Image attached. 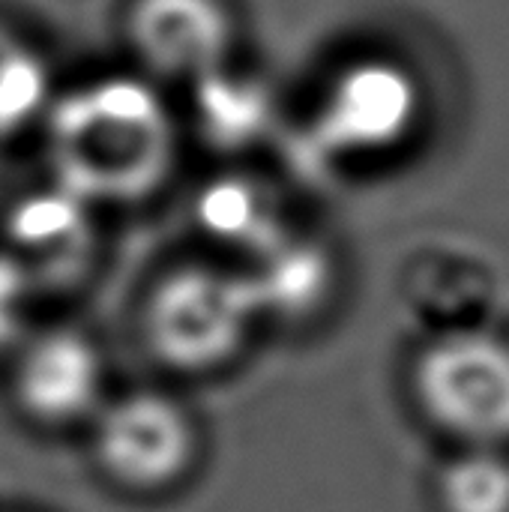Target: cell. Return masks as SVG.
<instances>
[{"label": "cell", "instance_id": "11", "mask_svg": "<svg viewBox=\"0 0 509 512\" xmlns=\"http://www.w3.org/2000/svg\"><path fill=\"white\" fill-rule=\"evenodd\" d=\"M447 512H509V459L495 447H465L438 477Z\"/></svg>", "mask_w": 509, "mask_h": 512}, {"label": "cell", "instance_id": "12", "mask_svg": "<svg viewBox=\"0 0 509 512\" xmlns=\"http://www.w3.org/2000/svg\"><path fill=\"white\" fill-rule=\"evenodd\" d=\"M198 111L207 132L222 144H243L267 120V99L252 81L228 78L225 69L198 81Z\"/></svg>", "mask_w": 509, "mask_h": 512}, {"label": "cell", "instance_id": "14", "mask_svg": "<svg viewBox=\"0 0 509 512\" xmlns=\"http://www.w3.org/2000/svg\"><path fill=\"white\" fill-rule=\"evenodd\" d=\"M30 291L33 282L27 279L21 264L9 252H0V351L12 348V342L24 330Z\"/></svg>", "mask_w": 509, "mask_h": 512}, {"label": "cell", "instance_id": "3", "mask_svg": "<svg viewBox=\"0 0 509 512\" xmlns=\"http://www.w3.org/2000/svg\"><path fill=\"white\" fill-rule=\"evenodd\" d=\"M258 300L246 273L192 264L159 282L147 303V339L156 357L183 372L228 363L252 333Z\"/></svg>", "mask_w": 509, "mask_h": 512}, {"label": "cell", "instance_id": "1", "mask_svg": "<svg viewBox=\"0 0 509 512\" xmlns=\"http://www.w3.org/2000/svg\"><path fill=\"white\" fill-rule=\"evenodd\" d=\"M48 150L57 186L90 201H135L171 171L177 135L159 93L135 78L72 90L51 111Z\"/></svg>", "mask_w": 509, "mask_h": 512}, {"label": "cell", "instance_id": "6", "mask_svg": "<svg viewBox=\"0 0 509 512\" xmlns=\"http://www.w3.org/2000/svg\"><path fill=\"white\" fill-rule=\"evenodd\" d=\"M129 36L153 72L201 81L225 69L234 21L222 0H135Z\"/></svg>", "mask_w": 509, "mask_h": 512}, {"label": "cell", "instance_id": "13", "mask_svg": "<svg viewBox=\"0 0 509 512\" xmlns=\"http://www.w3.org/2000/svg\"><path fill=\"white\" fill-rule=\"evenodd\" d=\"M48 105V72L15 36L0 30V135L24 129Z\"/></svg>", "mask_w": 509, "mask_h": 512}, {"label": "cell", "instance_id": "10", "mask_svg": "<svg viewBox=\"0 0 509 512\" xmlns=\"http://www.w3.org/2000/svg\"><path fill=\"white\" fill-rule=\"evenodd\" d=\"M198 216L213 237L237 246H252L255 252L282 237V222L273 201L261 186L243 177L213 183L201 195Z\"/></svg>", "mask_w": 509, "mask_h": 512}, {"label": "cell", "instance_id": "7", "mask_svg": "<svg viewBox=\"0 0 509 512\" xmlns=\"http://www.w3.org/2000/svg\"><path fill=\"white\" fill-rule=\"evenodd\" d=\"M102 390V360L75 330H51L24 345L15 369L21 408L39 423L63 426L93 411Z\"/></svg>", "mask_w": 509, "mask_h": 512}, {"label": "cell", "instance_id": "15", "mask_svg": "<svg viewBox=\"0 0 509 512\" xmlns=\"http://www.w3.org/2000/svg\"><path fill=\"white\" fill-rule=\"evenodd\" d=\"M6 192V168H3V159H0V198Z\"/></svg>", "mask_w": 509, "mask_h": 512}, {"label": "cell", "instance_id": "5", "mask_svg": "<svg viewBox=\"0 0 509 512\" xmlns=\"http://www.w3.org/2000/svg\"><path fill=\"white\" fill-rule=\"evenodd\" d=\"M102 468L132 489H162L186 474L195 459L189 414L162 393H132L96 423Z\"/></svg>", "mask_w": 509, "mask_h": 512}, {"label": "cell", "instance_id": "2", "mask_svg": "<svg viewBox=\"0 0 509 512\" xmlns=\"http://www.w3.org/2000/svg\"><path fill=\"white\" fill-rule=\"evenodd\" d=\"M426 420L465 447L509 444V339L489 327L435 333L414 363Z\"/></svg>", "mask_w": 509, "mask_h": 512}, {"label": "cell", "instance_id": "8", "mask_svg": "<svg viewBox=\"0 0 509 512\" xmlns=\"http://www.w3.org/2000/svg\"><path fill=\"white\" fill-rule=\"evenodd\" d=\"M90 252L93 222L87 201L63 186L27 195L9 213V255L33 285L75 279Z\"/></svg>", "mask_w": 509, "mask_h": 512}, {"label": "cell", "instance_id": "9", "mask_svg": "<svg viewBox=\"0 0 509 512\" xmlns=\"http://www.w3.org/2000/svg\"><path fill=\"white\" fill-rule=\"evenodd\" d=\"M258 300V312L306 315L318 309L333 285V261L306 240L282 234L258 252V270L246 273Z\"/></svg>", "mask_w": 509, "mask_h": 512}, {"label": "cell", "instance_id": "4", "mask_svg": "<svg viewBox=\"0 0 509 512\" xmlns=\"http://www.w3.org/2000/svg\"><path fill=\"white\" fill-rule=\"evenodd\" d=\"M420 108L417 78L405 66L360 60L333 81L321 108V135L342 153H387L414 132Z\"/></svg>", "mask_w": 509, "mask_h": 512}]
</instances>
